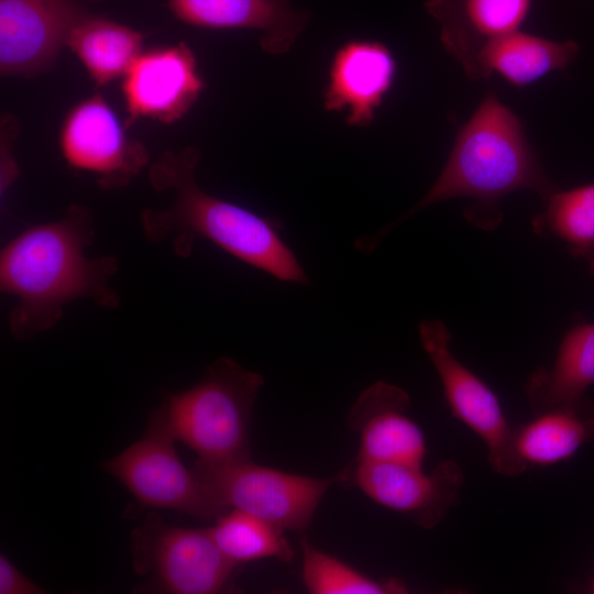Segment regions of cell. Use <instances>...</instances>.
<instances>
[{"label": "cell", "instance_id": "cell-8", "mask_svg": "<svg viewBox=\"0 0 594 594\" xmlns=\"http://www.w3.org/2000/svg\"><path fill=\"white\" fill-rule=\"evenodd\" d=\"M127 128L106 98L94 94L66 113L58 147L69 167L94 175L101 188H123L150 161L146 146Z\"/></svg>", "mask_w": 594, "mask_h": 594}, {"label": "cell", "instance_id": "cell-13", "mask_svg": "<svg viewBox=\"0 0 594 594\" xmlns=\"http://www.w3.org/2000/svg\"><path fill=\"white\" fill-rule=\"evenodd\" d=\"M409 396L399 386L380 381L365 388L348 416V426L360 438L353 461L422 466L426 438L409 416Z\"/></svg>", "mask_w": 594, "mask_h": 594}, {"label": "cell", "instance_id": "cell-2", "mask_svg": "<svg viewBox=\"0 0 594 594\" xmlns=\"http://www.w3.org/2000/svg\"><path fill=\"white\" fill-rule=\"evenodd\" d=\"M200 156L197 148L185 147L178 153H163L150 167L152 187L172 191L173 199L163 209L142 212L145 239L152 243L170 240L180 257H188L196 241L205 239L279 280L308 283L302 266L282 237L278 219L260 216L200 188L195 177Z\"/></svg>", "mask_w": 594, "mask_h": 594}, {"label": "cell", "instance_id": "cell-16", "mask_svg": "<svg viewBox=\"0 0 594 594\" xmlns=\"http://www.w3.org/2000/svg\"><path fill=\"white\" fill-rule=\"evenodd\" d=\"M179 21L206 29H246L260 33L263 51L287 53L305 31L310 13L292 0H168Z\"/></svg>", "mask_w": 594, "mask_h": 594}, {"label": "cell", "instance_id": "cell-24", "mask_svg": "<svg viewBox=\"0 0 594 594\" xmlns=\"http://www.w3.org/2000/svg\"><path fill=\"white\" fill-rule=\"evenodd\" d=\"M16 121L10 117L2 119L1 124V175L0 193L1 197L7 194L19 175L18 164L14 158L13 145L16 136Z\"/></svg>", "mask_w": 594, "mask_h": 594}, {"label": "cell", "instance_id": "cell-27", "mask_svg": "<svg viewBox=\"0 0 594 594\" xmlns=\"http://www.w3.org/2000/svg\"><path fill=\"white\" fill-rule=\"evenodd\" d=\"M591 592L594 593V579H593V581H592V583H591Z\"/></svg>", "mask_w": 594, "mask_h": 594}, {"label": "cell", "instance_id": "cell-3", "mask_svg": "<svg viewBox=\"0 0 594 594\" xmlns=\"http://www.w3.org/2000/svg\"><path fill=\"white\" fill-rule=\"evenodd\" d=\"M521 189L535 191L544 201L557 187L546 175L517 116L494 94H487L459 130L450 156L428 193L402 218L375 235L360 239L358 246L371 252L405 219L459 197L475 200L465 209L471 223L494 229L502 220L501 199Z\"/></svg>", "mask_w": 594, "mask_h": 594}, {"label": "cell", "instance_id": "cell-4", "mask_svg": "<svg viewBox=\"0 0 594 594\" xmlns=\"http://www.w3.org/2000/svg\"><path fill=\"white\" fill-rule=\"evenodd\" d=\"M263 384L261 374L221 358L193 387L165 395L148 417L202 461H248L252 410Z\"/></svg>", "mask_w": 594, "mask_h": 594}, {"label": "cell", "instance_id": "cell-23", "mask_svg": "<svg viewBox=\"0 0 594 594\" xmlns=\"http://www.w3.org/2000/svg\"><path fill=\"white\" fill-rule=\"evenodd\" d=\"M302 581L312 594H398L407 588L400 580H374L302 541Z\"/></svg>", "mask_w": 594, "mask_h": 594}, {"label": "cell", "instance_id": "cell-1", "mask_svg": "<svg viewBox=\"0 0 594 594\" xmlns=\"http://www.w3.org/2000/svg\"><path fill=\"white\" fill-rule=\"evenodd\" d=\"M94 235L90 210L72 205L62 218L30 226L3 246L0 288L16 298L9 316L15 340L28 341L52 329L75 299L89 298L105 308L119 306V295L110 286L118 261L86 255Z\"/></svg>", "mask_w": 594, "mask_h": 594}, {"label": "cell", "instance_id": "cell-20", "mask_svg": "<svg viewBox=\"0 0 594 594\" xmlns=\"http://www.w3.org/2000/svg\"><path fill=\"white\" fill-rule=\"evenodd\" d=\"M67 47L89 77L105 86L124 76L143 51V35L128 25L89 13L70 32Z\"/></svg>", "mask_w": 594, "mask_h": 594}, {"label": "cell", "instance_id": "cell-10", "mask_svg": "<svg viewBox=\"0 0 594 594\" xmlns=\"http://www.w3.org/2000/svg\"><path fill=\"white\" fill-rule=\"evenodd\" d=\"M77 0H0V73L32 77L52 66L76 24L88 15Z\"/></svg>", "mask_w": 594, "mask_h": 594}, {"label": "cell", "instance_id": "cell-6", "mask_svg": "<svg viewBox=\"0 0 594 594\" xmlns=\"http://www.w3.org/2000/svg\"><path fill=\"white\" fill-rule=\"evenodd\" d=\"M194 473L226 510L239 509L282 529L306 530L315 512L336 483L292 474L248 461L211 463L197 459Z\"/></svg>", "mask_w": 594, "mask_h": 594}, {"label": "cell", "instance_id": "cell-25", "mask_svg": "<svg viewBox=\"0 0 594 594\" xmlns=\"http://www.w3.org/2000/svg\"><path fill=\"white\" fill-rule=\"evenodd\" d=\"M46 590L26 578L3 553L0 554V594H45Z\"/></svg>", "mask_w": 594, "mask_h": 594}, {"label": "cell", "instance_id": "cell-9", "mask_svg": "<svg viewBox=\"0 0 594 594\" xmlns=\"http://www.w3.org/2000/svg\"><path fill=\"white\" fill-rule=\"evenodd\" d=\"M463 472L457 462H440L430 473L422 466L352 461L336 483L355 486L375 503L408 516L425 529L435 528L460 499Z\"/></svg>", "mask_w": 594, "mask_h": 594}, {"label": "cell", "instance_id": "cell-19", "mask_svg": "<svg viewBox=\"0 0 594 594\" xmlns=\"http://www.w3.org/2000/svg\"><path fill=\"white\" fill-rule=\"evenodd\" d=\"M594 384V322H579L564 334L550 369L531 374L526 392L534 414L587 399Z\"/></svg>", "mask_w": 594, "mask_h": 594}, {"label": "cell", "instance_id": "cell-21", "mask_svg": "<svg viewBox=\"0 0 594 594\" xmlns=\"http://www.w3.org/2000/svg\"><path fill=\"white\" fill-rule=\"evenodd\" d=\"M208 529L222 553L237 565L263 558L290 562L294 556L282 528L239 509L226 512Z\"/></svg>", "mask_w": 594, "mask_h": 594}, {"label": "cell", "instance_id": "cell-12", "mask_svg": "<svg viewBox=\"0 0 594 594\" xmlns=\"http://www.w3.org/2000/svg\"><path fill=\"white\" fill-rule=\"evenodd\" d=\"M419 338L438 373L452 416L485 442L487 459L494 469L513 430L497 395L453 355L450 331L441 320H422Z\"/></svg>", "mask_w": 594, "mask_h": 594}, {"label": "cell", "instance_id": "cell-5", "mask_svg": "<svg viewBox=\"0 0 594 594\" xmlns=\"http://www.w3.org/2000/svg\"><path fill=\"white\" fill-rule=\"evenodd\" d=\"M133 569L147 575L136 592L163 594H216L231 588L239 565L219 549L209 529L166 524L148 513L131 532Z\"/></svg>", "mask_w": 594, "mask_h": 594}, {"label": "cell", "instance_id": "cell-22", "mask_svg": "<svg viewBox=\"0 0 594 594\" xmlns=\"http://www.w3.org/2000/svg\"><path fill=\"white\" fill-rule=\"evenodd\" d=\"M544 205L532 220L535 232L561 239L576 257L594 248V184L557 189Z\"/></svg>", "mask_w": 594, "mask_h": 594}, {"label": "cell", "instance_id": "cell-11", "mask_svg": "<svg viewBox=\"0 0 594 594\" xmlns=\"http://www.w3.org/2000/svg\"><path fill=\"white\" fill-rule=\"evenodd\" d=\"M205 87L196 56L184 42L143 50L121 78L127 127L141 119L180 120Z\"/></svg>", "mask_w": 594, "mask_h": 594}, {"label": "cell", "instance_id": "cell-7", "mask_svg": "<svg viewBox=\"0 0 594 594\" xmlns=\"http://www.w3.org/2000/svg\"><path fill=\"white\" fill-rule=\"evenodd\" d=\"M174 438L153 418L143 437L102 468L145 508L182 512L200 519H217L227 510L179 459Z\"/></svg>", "mask_w": 594, "mask_h": 594}, {"label": "cell", "instance_id": "cell-15", "mask_svg": "<svg viewBox=\"0 0 594 594\" xmlns=\"http://www.w3.org/2000/svg\"><path fill=\"white\" fill-rule=\"evenodd\" d=\"M594 440V406L590 399L534 414L531 420L513 426L506 450L493 469L505 476H518L535 468L570 460Z\"/></svg>", "mask_w": 594, "mask_h": 594}, {"label": "cell", "instance_id": "cell-26", "mask_svg": "<svg viewBox=\"0 0 594 594\" xmlns=\"http://www.w3.org/2000/svg\"><path fill=\"white\" fill-rule=\"evenodd\" d=\"M579 257L587 262L590 271L594 275V248L585 251Z\"/></svg>", "mask_w": 594, "mask_h": 594}, {"label": "cell", "instance_id": "cell-17", "mask_svg": "<svg viewBox=\"0 0 594 594\" xmlns=\"http://www.w3.org/2000/svg\"><path fill=\"white\" fill-rule=\"evenodd\" d=\"M534 0H428L441 42L462 66L488 41L518 31Z\"/></svg>", "mask_w": 594, "mask_h": 594}, {"label": "cell", "instance_id": "cell-18", "mask_svg": "<svg viewBox=\"0 0 594 594\" xmlns=\"http://www.w3.org/2000/svg\"><path fill=\"white\" fill-rule=\"evenodd\" d=\"M578 54L574 41L554 42L516 31L485 43L463 68L472 79L495 73L515 87H526L566 67Z\"/></svg>", "mask_w": 594, "mask_h": 594}, {"label": "cell", "instance_id": "cell-14", "mask_svg": "<svg viewBox=\"0 0 594 594\" xmlns=\"http://www.w3.org/2000/svg\"><path fill=\"white\" fill-rule=\"evenodd\" d=\"M396 61L378 41L352 40L340 46L331 61L323 106L328 111H346L352 127H367L391 90Z\"/></svg>", "mask_w": 594, "mask_h": 594}]
</instances>
